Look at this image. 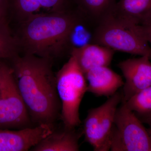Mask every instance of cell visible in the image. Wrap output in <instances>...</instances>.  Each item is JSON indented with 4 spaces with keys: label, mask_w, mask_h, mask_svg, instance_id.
Segmentation results:
<instances>
[{
    "label": "cell",
    "mask_w": 151,
    "mask_h": 151,
    "mask_svg": "<svg viewBox=\"0 0 151 151\" xmlns=\"http://www.w3.org/2000/svg\"><path fill=\"white\" fill-rule=\"evenodd\" d=\"M110 15L133 25H147L151 23V0H117Z\"/></svg>",
    "instance_id": "cell-11"
},
{
    "label": "cell",
    "mask_w": 151,
    "mask_h": 151,
    "mask_svg": "<svg viewBox=\"0 0 151 151\" xmlns=\"http://www.w3.org/2000/svg\"><path fill=\"white\" fill-rule=\"evenodd\" d=\"M137 116L143 123H145L148 125L149 129L151 132V112L143 115Z\"/></svg>",
    "instance_id": "cell-21"
},
{
    "label": "cell",
    "mask_w": 151,
    "mask_h": 151,
    "mask_svg": "<svg viewBox=\"0 0 151 151\" xmlns=\"http://www.w3.org/2000/svg\"><path fill=\"white\" fill-rule=\"evenodd\" d=\"M42 9L47 13L60 12L68 10L72 0H38Z\"/></svg>",
    "instance_id": "cell-18"
},
{
    "label": "cell",
    "mask_w": 151,
    "mask_h": 151,
    "mask_svg": "<svg viewBox=\"0 0 151 151\" xmlns=\"http://www.w3.org/2000/svg\"><path fill=\"white\" fill-rule=\"evenodd\" d=\"M53 125L42 124L17 131L0 129V151L31 150L53 132Z\"/></svg>",
    "instance_id": "cell-9"
},
{
    "label": "cell",
    "mask_w": 151,
    "mask_h": 151,
    "mask_svg": "<svg viewBox=\"0 0 151 151\" xmlns=\"http://www.w3.org/2000/svg\"><path fill=\"white\" fill-rule=\"evenodd\" d=\"M17 41L10 33L6 23L0 24V59L16 56Z\"/></svg>",
    "instance_id": "cell-16"
},
{
    "label": "cell",
    "mask_w": 151,
    "mask_h": 151,
    "mask_svg": "<svg viewBox=\"0 0 151 151\" xmlns=\"http://www.w3.org/2000/svg\"><path fill=\"white\" fill-rule=\"evenodd\" d=\"M74 14L69 10L42 13L25 20L21 40L26 54L50 59L60 55L80 23Z\"/></svg>",
    "instance_id": "cell-2"
},
{
    "label": "cell",
    "mask_w": 151,
    "mask_h": 151,
    "mask_svg": "<svg viewBox=\"0 0 151 151\" xmlns=\"http://www.w3.org/2000/svg\"><path fill=\"white\" fill-rule=\"evenodd\" d=\"M150 60L148 56H141L126 60L118 64L126 80L122 102H127L136 93L151 86Z\"/></svg>",
    "instance_id": "cell-8"
},
{
    "label": "cell",
    "mask_w": 151,
    "mask_h": 151,
    "mask_svg": "<svg viewBox=\"0 0 151 151\" xmlns=\"http://www.w3.org/2000/svg\"><path fill=\"white\" fill-rule=\"evenodd\" d=\"M17 12L24 18L25 20L40 14L41 7L38 0H9Z\"/></svg>",
    "instance_id": "cell-17"
},
{
    "label": "cell",
    "mask_w": 151,
    "mask_h": 151,
    "mask_svg": "<svg viewBox=\"0 0 151 151\" xmlns=\"http://www.w3.org/2000/svg\"><path fill=\"white\" fill-rule=\"evenodd\" d=\"M84 75L88 82L87 92L98 97H111L124 86L122 77L108 66L95 68Z\"/></svg>",
    "instance_id": "cell-10"
},
{
    "label": "cell",
    "mask_w": 151,
    "mask_h": 151,
    "mask_svg": "<svg viewBox=\"0 0 151 151\" xmlns=\"http://www.w3.org/2000/svg\"><path fill=\"white\" fill-rule=\"evenodd\" d=\"M124 103L136 115L151 112V86L136 93Z\"/></svg>",
    "instance_id": "cell-15"
},
{
    "label": "cell",
    "mask_w": 151,
    "mask_h": 151,
    "mask_svg": "<svg viewBox=\"0 0 151 151\" xmlns=\"http://www.w3.org/2000/svg\"><path fill=\"white\" fill-rule=\"evenodd\" d=\"M117 108L111 135L112 151H151V132L124 102Z\"/></svg>",
    "instance_id": "cell-5"
},
{
    "label": "cell",
    "mask_w": 151,
    "mask_h": 151,
    "mask_svg": "<svg viewBox=\"0 0 151 151\" xmlns=\"http://www.w3.org/2000/svg\"><path fill=\"white\" fill-rule=\"evenodd\" d=\"M92 43L151 59V47L143 38L140 26L127 23L109 16L96 26Z\"/></svg>",
    "instance_id": "cell-4"
},
{
    "label": "cell",
    "mask_w": 151,
    "mask_h": 151,
    "mask_svg": "<svg viewBox=\"0 0 151 151\" xmlns=\"http://www.w3.org/2000/svg\"><path fill=\"white\" fill-rule=\"evenodd\" d=\"M122 99V92H117L103 105L88 111L82 132L85 141L93 147L94 151L110 150L115 115Z\"/></svg>",
    "instance_id": "cell-6"
},
{
    "label": "cell",
    "mask_w": 151,
    "mask_h": 151,
    "mask_svg": "<svg viewBox=\"0 0 151 151\" xmlns=\"http://www.w3.org/2000/svg\"><path fill=\"white\" fill-rule=\"evenodd\" d=\"M114 54L112 49L94 43L73 47L71 52L84 74L95 68L109 66Z\"/></svg>",
    "instance_id": "cell-12"
},
{
    "label": "cell",
    "mask_w": 151,
    "mask_h": 151,
    "mask_svg": "<svg viewBox=\"0 0 151 151\" xmlns=\"http://www.w3.org/2000/svg\"><path fill=\"white\" fill-rule=\"evenodd\" d=\"M140 28L143 37L151 45V23L145 26H140Z\"/></svg>",
    "instance_id": "cell-19"
},
{
    "label": "cell",
    "mask_w": 151,
    "mask_h": 151,
    "mask_svg": "<svg viewBox=\"0 0 151 151\" xmlns=\"http://www.w3.org/2000/svg\"><path fill=\"white\" fill-rule=\"evenodd\" d=\"M29 120L12 68L0 62V129L23 127Z\"/></svg>",
    "instance_id": "cell-7"
},
{
    "label": "cell",
    "mask_w": 151,
    "mask_h": 151,
    "mask_svg": "<svg viewBox=\"0 0 151 151\" xmlns=\"http://www.w3.org/2000/svg\"><path fill=\"white\" fill-rule=\"evenodd\" d=\"M7 5L6 0H0V24L6 23L5 15Z\"/></svg>",
    "instance_id": "cell-20"
},
{
    "label": "cell",
    "mask_w": 151,
    "mask_h": 151,
    "mask_svg": "<svg viewBox=\"0 0 151 151\" xmlns=\"http://www.w3.org/2000/svg\"><path fill=\"white\" fill-rule=\"evenodd\" d=\"M14 59V76L30 117L37 125H53L61 105L51 59L28 54Z\"/></svg>",
    "instance_id": "cell-1"
},
{
    "label": "cell",
    "mask_w": 151,
    "mask_h": 151,
    "mask_svg": "<svg viewBox=\"0 0 151 151\" xmlns=\"http://www.w3.org/2000/svg\"><path fill=\"white\" fill-rule=\"evenodd\" d=\"M63 129L54 130L47 137L31 149L33 151H77L79 150L78 140L83 132L63 126Z\"/></svg>",
    "instance_id": "cell-13"
},
{
    "label": "cell",
    "mask_w": 151,
    "mask_h": 151,
    "mask_svg": "<svg viewBox=\"0 0 151 151\" xmlns=\"http://www.w3.org/2000/svg\"><path fill=\"white\" fill-rule=\"evenodd\" d=\"M72 1L78 9L97 25L112 13L117 1V0Z\"/></svg>",
    "instance_id": "cell-14"
},
{
    "label": "cell",
    "mask_w": 151,
    "mask_h": 151,
    "mask_svg": "<svg viewBox=\"0 0 151 151\" xmlns=\"http://www.w3.org/2000/svg\"><path fill=\"white\" fill-rule=\"evenodd\" d=\"M56 88L61 102V119L63 126L75 129L81 124L79 109L85 93L87 84L83 71L75 57L70 58L58 72Z\"/></svg>",
    "instance_id": "cell-3"
}]
</instances>
